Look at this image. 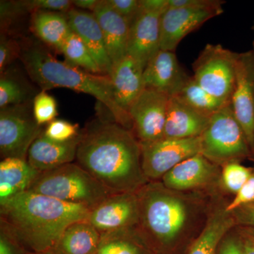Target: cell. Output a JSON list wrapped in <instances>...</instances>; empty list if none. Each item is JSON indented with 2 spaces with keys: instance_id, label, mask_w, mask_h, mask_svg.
<instances>
[{
  "instance_id": "cell-1",
  "label": "cell",
  "mask_w": 254,
  "mask_h": 254,
  "mask_svg": "<svg viewBox=\"0 0 254 254\" xmlns=\"http://www.w3.org/2000/svg\"><path fill=\"white\" fill-rule=\"evenodd\" d=\"M76 160L112 194L136 193L149 182L139 140L112 119L95 120L80 131Z\"/></svg>"
},
{
  "instance_id": "cell-2",
  "label": "cell",
  "mask_w": 254,
  "mask_h": 254,
  "mask_svg": "<svg viewBox=\"0 0 254 254\" xmlns=\"http://www.w3.org/2000/svg\"><path fill=\"white\" fill-rule=\"evenodd\" d=\"M91 209L27 191L0 205V226L28 253L48 252L71 224L88 220Z\"/></svg>"
},
{
  "instance_id": "cell-3",
  "label": "cell",
  "mask_w": 254,
  "mask_h": 254,
  "mask_svg": "<svg viewBox=\"0 0 254 254\" xmlns=\"http://www.w3.org/2000/svg\"><path fill=\"white\" fill-rule=\"evenodd\" d=\"M21 59L30 78L42 88H64L94 97L104 105L115 123L133 131L131 117L117 103L108 75L95 74L55 58L40 43L22 48Z\"/></svg>"
},
{
  "instance_id": "cell-4",
  "label": "cell",
  "mask_w": 254,
  "mask_h": 254,
  "mask_svg": "<svg viewBox=\"0 0 254 254\" xmlns=\"http://www.w3.org/2000/svg\"><path fill=\"white\" fill-rule=\"evenodd\" d=\"M140 207L138 228L155 253L168 250L186 225L185 202L163 185L148 182L136 192Z\"/></svg>"
},
{
  "instance_id": "cell-5",
  "label": "cell",
  "mask_w": 254,
  "mask_h": 254,
  "mask_svg": "<svg viewBox=\"0 0 254 254\" xmlns=\"http://www.w3.org/2000/svg\"><path fill=\"white\" fill-rule=\"evenodd\" d=\"M28 190L91 210L112 194L75 163L40 173Z\"/></svg>"
},
{
  "instance_id": "cell-6",
  "label": "cell",
  "mask_w": 254,
  "mask_h": 254,
  "mask_svg": "<svg viewBox=\"0 0 254 254\" xmlns=\"http://www.w3.org/2000/svg\"><path fill=\"white\" fill-rule=\"evenodd\" d=\"M201 154L214 163L236 162L252 153L231 103L214 114L200 136Z\"/></svg>"
},
{
  "instance_id": "cell-7",
  "label": "cell",
  "mask_w": 254,
  "mask_h": 254,
  "mask_svg": "<svg viewBox=\"0 0 254 254\" xmlns=\"http://www.w3.org/2000/svg\"><path fill=\"white\" fill-rule=\"evenodd\" d=\"M238 53L220 44H207L192 64L193 77L217 99L231 103L236 81Z\"/></svg>"
},
{
  "instance_id": "cell-8",
  "label": "cell",
  "mask_w": 254,
  "mask_h": 254,
  "mask_svg": "<svg viewBox=\"0 0 254 254\" xmlns=\"http://www.w3.org/2000/svg\"><path fill=\"white\" fill-rule=\"evenodd\" d=\"M29 105H11L0 110V153L3 159L27 160L32 143L44 131Z\"/></svg>"
},
{
  "instance_id": "cell-9",
  "label": "cell",
  "mask_w": 254,
  "mask_h": 254,
  "mask_svg": "<svg viewBox=\"0 0 254 254\" xmlns=\"http://www.w3.org/2000/svg\"><path fill=\"white\" fill-rule=\"evenodd\" d=\"M169 0H140V9L130 25L127 55L145 67L160 50V20Z\"/></svg>"
},
{
  "instance_id": "cell-10",
  "label": "cell",
  "mask_w": 254,
  "mask_h": 254,
  "mask_svg": "<svg viewBox=\"0 0 254 254\" xmlns=\"http://www.w3.org/2000/svg\"><path fill=\"white\" fill-rule=\"evenodd\" d=\"M140 143L142 170L148 180L163 178L184 160L201 154L200 136L184 139L163 138Z\"/></svg>"
},
{
  "instance_id": "cell-11",
  "label": "cell",
  "mask_w": 254,
  "mask_h": 254,
  "mask_svg": "<svg viewBox=\"0 0 254 254\" xmlns=\"http://www.w3.org/2000/svg\"><path fill=\"white\" fill-rule=\"evenodd\" d=\"M170 96L144 88L129 110L133 132L140 142L155 141L164 137Z\"/></svg>"
},
{
  "instance_id": "cell-12",
  "label": "cell",
  "mask_w": 254,
  "mask_h": 254,
  "mask_svg": "<svg viewBox=\"0 0 254 254\" xmlns=\"http://www.w3.org/2000/svg\"><path fill=\"white\" fill-rule=\"evenodd\" d=\"M87 220L100 234L138 227L140 207L137 193L110 195L91 210Z\"/></svg>"
},
{
  "instance_id": "cell-13",
  "label": "cell",
  "mask_w": 254,
  "mask_h": 254,
  "mask_svg": "<svg viewBox=\"0 0 254 254\" xmlns=\"http://www.w3.org/2000/svg\"><path fill=\"white\" fill-rule=\"evenodd\" d=\"M235 71L232 109L254 154V55L252 50L239 53Z\"/></svg>"
},
{
  "instance_id": "cell-14",
  "label": "cell",
  "mask_w": 254,
  "mask_h": 254,
  "mask_svg": "<svg viewBox=\"0 0 254 254\" xmlns=\"http://www.w3.org/2000/svg\"><path fill=\"white\" fill-rule=\"evenodd\" d=\"M223 12L224 9L173 7L168 5L160 20V50L175 52L185 37Z\"/></svg>"
},
{
  "instance_id": "cell-15",
  "label": "cell",
  "mask_w": 254,
  "mask_h": 254,
  "mask_svg": "<svg viewBox=\"0 0 254 254\" xmlns=\"http://www.w3.org/2000/svg\"><path fill=\"white\" fill-rule=\"evenodd\" d=\"M189 76L180 64L175 52L160 50L143 70V84L145 88L171 97L176 94Z\"/></svg>"
},
{
  "instance_id": "cell-16",
  "label": "cell",
  "mask_w": 254,
  "mask_h": 254,
  "mask_svg": "<svg viewBox=\"0 0 254 254\" xmlns=\"http://www.w3.org/2000/svg\"><path fill=\"white\" fill-rule=\"evenodd\" d=\"M144 66L127 55L113 64L110 77L113 82L115 98L120 108L129 115V110L143 90Z\"/></svg>"
},
{
  "instance_id": "cell-17",
  "label": "cell",
  "mask_w": 254,
  "mask_h": 254,
  "mask_svg": "<svg viewBox=\"0 0 254 254\" xmlns=\"http://www.w3.org/2000/svg\"><path fill=\"white\" fill-rule=\"evenodd\" d=\"M71 31L83 42L99 66L102 73L109 76L112 63L107 53L103 33L93 12L73 7L66 13Z\"/></svg>"
},
{
  "instance_id": "cell-18",
  "label": "cell",
  "mask_w": 254,
  "mask_h": 254,
  "mask_svg": "<svg viewBox=\"0 0 254 254\" xmlns=\"http://www.w3.org/2000/svg\"><path fill=\"white\" fill-rule=\"evenodd\" d=\"M79 135L71 141L56 142L50 140L44 131L32 143L27 161L40 173L60 168L76 160Z\"/></svg>"
},
{
  "instance_id": "cell-19",
  "label": "cell",
  "mask_w": 254,
  "mask_h": 254,
  "mask_svg": "<svg viewBox=\"0 0 254 254\" xmlns=\"http://www.w3.org/2000/svg\"><path fill=\"white\" fill-rule=\"evenodd\" d=\"M210 119L176 97H170L163 138L184 139L200 136Z\"/></svg>"
},
{
  "instance_id": "cell-20",
  "label": "cell",
  "mask_w": 254,
  "mask_h": 254,
  "mask_svg": "<svg viewBox=\"0 0 254 254\" xmlns=\"http://www.w3.org/2000/svg\"><path fill=\"white\" fill-rule=\"evenodd\" d=\"M93 13L99 23L113 64L127 55L130 25L112 9L107 0H99Z\"/></svg>"
},
{
  "instance_id": "cell-21",
  "label": "cell",
  "mask_w": 254,
  "mask_h": 254,
  "mask_svg": "<svg viewBox=\"0 0 254 254\" xmlns=\"http://www.w3.org/2000/svg\"><path fill=\"white\" fill-rule=\"evenodd\" d=\"M215 168L202 154L184 160L163 177V186L168 190H187L201 186L211 180Z\"/></svg>"
},
{
  "instance_id": "cell-22",
  "label": "cell",
  "mask_w": 254,
  "mask_h": 254,
  "mask_svg": "<svg viewBox=\"0 0 254 254\" xmlns=\"http://www.w3.org/2000/svg\"><path fill=\"white\" fill-rule=\"evenodd\" d=\"M39 174L27 160L3 159L0 163V205L27 191Z\"/></svg>"
},
{
  "instance_id": "cell-23",
  "label": "cell",
  "mask_w": 254,
  "mask_h": 254,
  "mask_svg": "<svg viewBox=\"0 0 254 254\" xmlns=\"http://www.w3.org/2000/svg\"><path fill=\"white\" fill-rule=\"evenodd\" d=\"M101 234L88 220L71 224L64 230L51 252L54 254H94Z\"/></svg>"
},
{
  "instance_id": "cell-24",
  "label": "cell",
  "mask_w": 254,
  "mask_h": 254,
  "mask_svg": "<svg viewBox=\"0 0 254 254\" xmlns=\"http://www.w3.org/2000/svg\"><path fill=\"white\" fill-rule=\"evenodd\" d=\"M94 254H157L139 228L125 229L101 234Z\"/></svg>"
},
{
  "instance_id": "cell-25",
  "label": "cell",
  "mask_w": 254,
  "mask_h": 254,
  "mask_svg": "<svg viewBox=\"0 0 254 254\" xmlns=\"http://www.w3.org/2000/svg\"><path fill=\"white\" fill-rule=\"evenodd\" d=\"M32 14V26L37 36L60 52L71 32L66 16L50 11H37Z\"/></svg>"
},
{
  "instance_id": "cell-26",
  "label": "cell",
  "mask_w": 254,
  "mask_h": 254,
  "mask_svg": "<svg viewBox=\"0 0 254 254\" xmlns=\"http://www.w3.org/2000/svg\"><path fill=\"white\" fill-rule=\"evenodd\" d=\"M228 213L218 211L212 215L206 226L190 247L188 254H215L224 236L233 225Z\"/></svg>"
},
{
  "instance_id": "cell-27",
  "label": "cell",
  "mask_w": 254,
  "mask_h": 254,
  "mask_svg": "<svg viewBox=\"0 0 254 254\" xmlns=\"http://www.w3.org/2000/svg\"><path fill=\"white\" fill-rule=\"evenodd\" d=\"M173 96L186 103L190 108L209 118L230 103H225L217 99L203 89L195 81L193 76H189L180 89Z\"/></svg>"
},
{
  "instance_id": "cell-28",
  "label": "cell",
  "mask_w": 254,
  "mask_h": 254,
  "mask_svg": "<svg viewBox=\"0 0 254 254\" xmlns=\"http://www.w3.org/2000/svg\"><path fill=\"white\" fill-rule=\"evenodd\" d=\"M60 53H63L66 63L95 74H103L96 62L93 59L86 45L71 31L64 43Z\"/></svg>"
},
{
  "instance_id": "cell-29",
  "label": "cell",
  "mask_w": 254,
  "mask_h": 254,
  "mask_svg": "<svg viewBox=\"0 0 254 254\" xmlns=\"http://www.w3.org/2000/svg\"><path fill=\"white\" fill-rule=\"evenodd\" d=\"M30 92L21 81L5 73L0 78V108L30 103Z\"/></svg>"
},
{
  "instance_id": "cell-30",
  "label": "cell",
  "mask_w": 254,
  "mask_h": 254,
  "mask_svg": "<svg viewBox=\"0 0 254 254\" xmlns=\"http://www.w3.org/2000/svg\"><path fill=\"white\" fill-rule=\"evenodd\" d=\"M32 108L37 123L42 127L54 121L58 116L56 100L46 91H42L36 95Z\"/></svg>"
},
{
  "instance_id": "cell-31",
  "label": "cell",
  "mask_w": 254,
  "mask_h": 254,
  "mask_svg": "<svg viewBox=\"0 0 254 254\" xmlns=\"http://www.w3.org/2000/svg\"><path fill=\"white\" fill-rule=\"evenodd\" d=\"M250 169L236 162L225 164L222 172V180L225 187L237 193L252 176Z\"/></svg>"
},
{
  "instance_id": "cell-32",
  "label": "cell",
  "mask_w": 254,
  "mask_h": 254,
  "mask_svg": "<svg viewBox=\"0 0 254 254\" xmlns=\"http://www.w3.org/2000/svg\"><path fill=\"white\" fill-rule=\"evenodd\" d=\"M79 133L78 125L63 120H55L48 124L44 129V135L47 138L60 143L71 141Z\"/></svg>"
},
{
  "instance_id": "cell-33",
  "label": "cell",
  "mask_w": 254,
  "mask_h": 254,
  "mask_svg": "<svg viewBox=\"0 0 254 254\" xmlns=\"http://www.w3.org/2000/svg\"><path fill=\"white\" fill-rule=\"evenodd\" d=\"M22 47L16 40L1 36L0 40V71L4 72L10 64L16 58H21Z\"/></svg>"
},
{
  "instance_id": "cell-34",
  "label": "cell",
  "mask_w": 254,
  "mask_h": 254,
  "mask_svg": "<svg viewBox=\"0 0 254 254\" xmlns=\"http://www.w3.org/2000/svg\"><path fill=\"white\" fill-rule=\"evenodd\" d=\"M24 4L31 14L37 11L67 13L72 9V1L68 0H26Z\"/></svg>"
},
{
  "instance_id": "cell-35",
  "label": "cell",
  "mask_w": 254,
  "mask_h": 254,
  "mask_svg": "<svg viewBox=\"0 0 254 254\" xmlns=\"http://www.w3.org/2000/svg\"><path fill=\"white\" fill-rule=\"evenodd\" d=\"M28 12L23 1H1L0 16L1 28Z\"/></svg>"
},
{
  "instance_id": "cell-36",
  "label": "cell",
  "mask_w": 254,
  "mask_h": 254,
  "mask_svg": "<svg viewBox=\"0 0 254 254\" xmlns=\"http://www.w3.org/2000/svg\"><path fill=\"white\" fill-rule=\"evenodd\" d=\"M114 11H116L128 24L131 25L140 9V0H107Z\"/></svg>"
},
{
  "instance_id": "cell-37",
  "label": "cell",
  "mask_w": 254,
  "mask_h": 254,
  "mask_svg": "<svg viewBox=\"0 0 254 254\" xmlns=\"http://www.w3.org/2000/svg\"><path fill=\"white\" fill-rule=\"evenodd\" d=\"M254 202V175H252L248 181L236 193V196L225 209L227 213L233 211L242 205Z\"/></svg>"
},
{
  "instance_id": "cell-38",
  "label": "cell",
  "mask_w": 254,
  "mask_h": 254,
  "mask_svg": "<svg viewBox=\"0 0 254 254\" xmlns=\"http://www.w3.org/2000/svg\"><path fill=\"white\" fill-rule=\"evenodd\" d=\"M23 245L4 227L0 226V254H28Z\"/></svg>"
},
{
  "instance_id": "cell-39",
  "label": "cell",
  "mask_w": 254,
  "mask_h": 254,
  "mask_svg": "<svg viewBox=\"0 0 254 254\" xmlns=\"http://www.w3.org/2000/svg\"><path fill=\"white\" fill-rule=\"evenodd\" d=\"M222 0H169V6L173 7H192L199 9H223Z\"/></svg>"
},
{
  "instance_id": "cell-40",
  "label": "cell",
  "mask_w": 254,
  "mask_h": 254,
  "mask_svg": "<svg viewBox=\"0 0 254 254\" xmlns=\"http://www.w3.org/2000/svg\"><path fill=\"white\" fill-rule=\"evenodd\" d=\"M218 254H244L242 242L234 237H227L222 240Z\"/></svg>"
},
{
  "instance_id": "cell-41",
  "label": "cell",
  "mask_w": 254,
  "mask_h": 254,
  "mask_svg": "<svg viewBox=\"0 0 254 254\" xmlns=\"http://www.w3.org/2000/svg\"><path fill=\"white\" fill-rule=\"evenodd\" d=\"M99 0H75L72 1L73 6L78 9H88L93 12Z\"/></svg>"
},
{
  "instance_id": "cell-42",
  "label": "cell",
  "mask_w": 254,
  "mask_h": 254,
  "mask_svg": "<svg viewBox=\"0 0 254 254\" xmlns=\"http://www.w3.org/2000/svg\"><path fill=\"white\" fill-rule=\"evenodd\" d=\"M244 254H254V241L247 240L242 242Z\"/></svg>"
},
{
  "instance_id": "cell-43",
  "label": "cell",
  "mask_w": 254,
  "mask_h": 254,
  "mask_svg": "<svg viewBox=\"0 0 254 254\" xmlns=\"http://www.w3.org/2000/svg\"><path fill=\"white\" fill-rule=\"evenodd\" d=\"M248 218L252 225H254V208L251 209L249 211Z\"/></svg>"
},
{
  "instance_id": "cell-44",
  "label": "cell",
  "mask_w": 254,
  "mask_h": 254,
  "mask_svg": "<svg viewBox=\"0 0 254 254\" xmlns=\"http://www.w3.org/2000/svg\"><path fill=\"white\" fill-rule=\"evenodd\" d=\"M28 254H54L51 251H48V252H41V253H29Z\"/></svg>"
},
{
  "instance_id": "cell-45",
  "label": "cell",
  "mask_w": 254,
  "mask_h": 254,
  "mask_svg": "<svg viewBox=\"0 0 254 254\" xmlns=\"http://www.w3.org/2000/svg\"><path fill=\"white\" fill-rule=\"evenodd\" d=\"M252 29L253 30V31H254V23H253V26H252ZM251 50H252V51L253 52V53L254 55V40L253 43H252V49Z\"/></svg>"
}]
</instances>
